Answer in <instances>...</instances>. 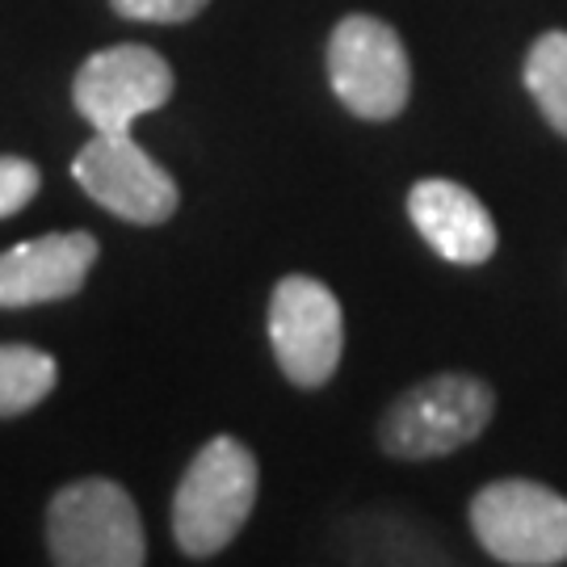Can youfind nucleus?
<instances>
[{"instance_id": "nucleus-1", "label": "nucleus", "mask_w": 567, "mask_h": 567, "mask_svg": "<svg viewBox=\"0 0 567 567\" xmlns=\"http://www.w3.org/2000/svg\"><path fill=\"white\" fill-rule=\"evenodd\" d=\"M261 471L240 437H210L185 466L173 496V538L189 559H210L244 529L257 505Z\"/></svg>"}, {"instance_id": "nucleus-2", "label": "nucleus", "mask_w": 567, "mask_h": 567, "mask_svg": "<svg viewBox=\"0 0 567 567\" xmlns=\"http://www.w3.org/2000/svg\"><path fill=\"white\" fill-rule=\"evenodd\" d=\"M47 550L63 567H140L147 559L140 508L114 480H76L47 505Z\"/></svg>"}, {"instance_id": "nucleus-3", "label": "nucleus", "mask_w": 567, "mask_h": 567, "mask_svg": "<svg viewBox=\"0 0 567 567\" xmlns=\"http://www.w3.org/2000/svg\"><path fill=\"white\" fill-rule=\"evenodd\" d=\"M496 412V395L475 374H433L383 412L379 442L391 458H446L471 446Z\"/></svg>"}, {"instance_id": "nucleus-4", "label": "nucleus", "mask_w": 567, "mask_h": 567, "mask_svg": "<svg viewBox=\"0 0 567 567\" xmlns=\"http://www.w3.org/2000/svg\"><path fill=\"white\" fill-rule=\"evenodd\" d=\"M328 81L349 114L386 122L412 97V63L404 39L370 13H349L328 39Z\"/></svg>"}, {"instance_id": "nucleus-5", "label": "nucleus", "mask_w": 567, "mask_h": 567, "mask_svg": "<svg viewBox=\"0 0 567 567\" xmlns=\"http://www.w3.org/2000/svg\"><path fill=\"white\" fill-rule=\"evenodd\" d=\"M480 547L508 567L567 564V501L534 480H496L471 501Z\"/></svg>"}, {"instance_id": "nucleus-6", "label": "nucleus", "mask_w": 567, "mask_h": 567, "mask_svg": "<svg viewBox=\"0 0 567 567\" xmlns=\"http://www.w3.org/2000/svg\"><path fill=\"white\" fill-rule=\"evenodd\" d=\"M269 344L282 374L303 391L324 386L344 349L341 299L311 274H290L269 299Z\"/></svg>"}, {"instance_id": "nucleus-7", "label": "nucleus", "mask_w": 567, "mask_h": 567, "mask_svg": "<svg viewBox=\"0 0 567 567\" xmlns=\"http://www.w3.org/2000/svg\"><path fill=\"white\" fill-rule=\"evenodd\" d=\"M72 177L114 219L140 227L173 219V210L182 203L168 168L152 161L140 143L131 140V131H93V140L84 143L72 161Z\"/></svg>"}, {"instance_id": "nucleus-8", "label": "nucleus", "mask_w": 567, "mask_h": 567, "mask_svg": "<svg viewBox=\"0 0 567 567\" xmlns=\"http://www.w3.org/2000/svg\"><path fill=\"white\" fill-rule=\"evenodd\" d=\"M173 97V68L143 42H118L89 55L72 81V105L93 131H131V122Z\"/></svg>"}, {"instance_id": "nucleus-9", "label": "nucleus", "mask_w": 567, "mask_h": 567, "mask_svg": "<svg viewBox=\"0 0 567 567\" xmlns=\"http://www.w3.org/2000/svg\"><path fill=\"white\" fill-rule=\"evenodd\" d=\"M102 244L89 231H51L0 252V307H42L72 299L97 265Z\"/></svg>"}, {"instance_id": "nucleus-10", "label": "nucleus", "mask_w": 567, "mask_h": 567, "mask_svg": "<svg viewBox=\"0 0 567 567\" xmlns=\"http://www.w3.org/2000/svg\"><path fill=\"white\" fill-rule=\"evenodd\" d=\"M408 215L429 248L454 265H484L496 252V224L487 206L450 177H425L412 185Z\"/></svg>"}, {"instance_id": "nucleus-11", "label": "nucleus", "mask_w": 567, "mask_h": 567, "mask_svg": "<svg viewBox=\"0 0 567 567\" xmlns=\"http://www.w3.org/2000/svg\"><path fill=\"white\" fill-rule=\"evenodd\" d=\"M60 383V365L34 344H0V421L39 408Z\"/></svg>"}, {"instance_id": "nucleus-12", "label": "nucleus", "mask_w": 567, "mask_h": 567, "mask_svg": "<svg viewBox=\"0 0 567 567\" xmlns=\"http://www.w3.org/2000/svg\"><path fill=\"white\" fill-rule=\"evenodd\" d=\"M526 89L538 102V110L547 114V122L567 135V34L550 30L543 39H534L526 55Z\"/></svg>"}, {"instance_id": "nucleus-13", "label": "nucleus", "mask_w": 567, "mask_h": 567, "mask_svg": "<svg viewBox=\"0 0 567 567\" xmlns=\"http://www.w3.org/2000/svg\"><path fill=\"white\" fill-rule=\"evenodd\" d=\"M39 185V164L21 161V156H0V219H9V215H18L21 206L34 203Z\"/></svg>"}, {"instance_id": "nucleus-14", "label": "nucleus", "mask_w": 567, "mask_h": 567, "mask_svg": "<svg viewBox=\"0 0 567 567\" xmlns=\"http://www.w3.org/2000/svg\"><path fill=\"white\" fill-rule=\"evenodd\" d=\"M118 18L131 21H161V25H177V21L198 18L210 0H110Z\"/></svg>"}]
</instances>
